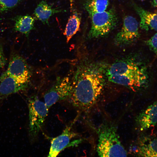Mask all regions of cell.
Segmentation results:
<instances>
[{
	"mask_svg": "<svg viewBox=\"0 0 157 157\" xmlns=\"http://www.w3.org/2000/svg\"><path fill=\"white\" fill-rule=\"evenodd\" d=\"M75 66L71 78L72 90L68 99L74 107L84 110L95 104L102 93L105 71L102 67L84 60Z\"/></svg>",
	"mask_w": 157,
	"mask_h": 157,
	"instance_id": "cell-1",
	"label": "cell"
},
{
	"mask_svg": "<svg viewBox=\"0 0 157 157\" xmlns=\"http://www.w3.org/2000/svg\"><path fill=\"white\" fill-rule=\"evenodd\" d=\"M105 75L111 82L133 90L141 87L146 78L142 68L130 59L114 63L105 71Z\"/></svg>",
	"mask_w": 157,
	"mask_h": 157,
	"instance_id": "cell-2",
	"label": "cell"
},
{
	"mask_svg": "<svg viewBox=\"0 0 157 157\" xmlns=\"http://www.w3.org/2000/svg\"><path fill=\"white\" fill-rule=\"evenodd\" d=\"M97 151L100 157H126L127 153L121 143L116 127L103 124L97 131Z\"/></svg>",
	"mask_w": 157,
	"mask_h": 157,
	"instance_id": "cell-3",
	"label": "cell"
},
{
	"mask_svg": "<svg viewBox=\"0 0 157 157\" xmlns=\"http://www.w3.org/2000/svg\"><path fill=\"white\" fill-rule=\"evenodd\" d=\"M29 110L28 133L31 139L33 140L37 137L43 126L48 115L49 109L44 102L35 95L28 100Z\"/></svg>",
	"mask_w": 157,
	"mask_h": 157,
	"instance_id": "cell-4",
	"label": "cell"
},
{
	"mask_svg": "<svg viewBox=\"0 0 157 157\" xmlns=\"http://www.w3.org/2000/svg\"><path fill=\"white\" fill-rule=\"evenodd\" d=\"M89 15L91 20V26L88 35L90 38H96L107 35L117 23L116 14L113 9Z\"/></svg>",
	"mask_w": 157,
	"mask_h": 157,
	"instance_id": "cell-5",
	"label": "cell"
},
{
	"mask_svg": "<svg viewBox=\"0 0 157 157\" xmlns=\"http://www.w3.org/2000/svg\"><path fill=\"white\" fill-rule=\"evenodd\" d=\"M72 90L71 78L69 76L57 78L53 85L45 93L44 103L49 109L56 103L68 99Z\"/></svg>",
	"mask_w": 157,
	"mask_h": 157,
	"instance_id": "cell-6",
	"label": "cell"
},
{
	"mask_svg": "<svg viewBox=\"0 0 157 157\" xmlns=\"http://www.w3.org/2000/svg\"><path fill=\"white\" fill-rule=\"evenodd\" d=\"M6 72L23 82L30 83L32 75L31 67L25 59L18 53L12 52Z\"/></svg>",
	"mask_w": 157,
	"mask_h": 157,
	"instance_id": "cell-7",
	"label": "cell"
},
{
	"mask_svg": "<svg viewBox=\"0 0 157 157\" xmlns=\"http://www.w3.org/2000/svg\"><path fill=\"white\" fill-rule=\"evenodd\" d=\"M121 30L114 39L117 45H128L133 42L139 36L138 24L136 19L131 16H126L124 19Z\"/></svg>",
	"mask_w": 157,
	"mask_h": 157,
	"instance_id": "cell-8",
	"label": "cell"
},
{
	"mask_svg": "<svg viewBox=\"0 0 157 157\" xmlns=\"http://www.w3.org/2000/svg\"><path fill=\"white\" fill-rule=\"evenodd\" d=\"M29 84L16 78L5 72L0 76V103L12 94L26 91Z\"/></svg>",
	"mask_w": 157,
	"mask_h": 157,
	"instance_id": "cell-9",
	"label": "cell"
},
{
	"mask_svg": "<svg viewBox=\"0 0 157 157\" xmlns=\"http://www.w3.org/2000/svg\"><path fill=\"white\" fill-rule=\"evenodd\" d=\"M75 120L67 126L60 135L52 139L48 157H56L65 148L71 145L70 141L77 135L72 129Z\"/></svg>",
	"mask_w": 157,
	"mask_h": 157,
	"instance_id": "cell-10",
	"label": "cell"
},
{
	"mask_svg": "<svg viewBox=\"0 0 157 157\" xmlns=\"http://www.w3.org/2000/svg\"><path fill=\"white\" fill-rule=\"evenodd\" d=\"M137 120L141 131L154 126L157 123V100L140 113Z\"/></svg>",
	"mask_w": 157,
	"mask_h": 157,
	"instance_id": "cell-11",
	"label": "cell"
},
{
	"mask_svg": "<svg viewBox=\"0 0 157 157\" xmlns=\"http://www.w3.org/2000/svg\"><path fill=\"white\" fill-rule=\"evenodd\" d=\"M69 1L71 13L64 32L67 43L79 31L81 22V16L75 8L73 0Z\"/></svg>",
	"mask_w": 157,
	"mask_h": 157,
	"instance_id": "cell-12",
	"label": "cell"
},
{
	"mask_svg": "<svg viewBox=\"0 0 157 157\" xmlns=\"http://www.w3.org/2000/svg\"><path fill=\"white\" fill-rule=\"evenodd\" d=\"M12 19L14 22L13 31L24 34L28 39L30 33L35 29V18L26 14L16 15Z\"/></svg>",
	"mask_w": 157,
	"mask_h": 157,
	"instance_id": "cell-13",
	"label": "cell"
},
{
	"mask_svg": "<svg viewBox=\"0 0 157 157\" xmlns=\"http://www.w3.org/2000/svg\"><path fill=\"white\" fill-rule=\"evenodd\" d=\"M65 11L57 8H53L44 0H42L38 4L33 14L34 18L41 21L44 24L49 25V20L55 14Z\"/></svg>",
	"mask_w": 157,
	"mask_h": 157,
	"instance_id": "cell-14",
	"label": "cell"
},
{
	"mask_svg": "<svg viewBox=\"0 0 157 157\" xmlns=\"http://www.w3.org/2000/svg\"><path fill=\"white\" fill-rule=\"evenodd\" d=\"M134 8L140 18L141 28L146 31H157V13L150 12L137 5L134 6Z\"/></svg>",
	"mask_w": 157,
	"mask_h": 157,
	"instance_id": "cell-15",
	"label": "cell"
},
{
	"mask_svg": "<svg viewBox=\"0 0 157 157\" xmlns=\"http://www.w3.org/2000/svg\"><path fill=\"white\" fill-rule=\"evenodd\" d=\"M136 150L139 156L157 157V138L142 143Z\"/></svg>",
	"mask_w": 157,
	"mask_h": 157,
	"instance_id": "cell-16",
	"label": "cell"
},
{
	"mask_svg": "<svg viewBox=\"0 0 157 157\" xmlns=\"http://www.w3.org/2000/svg\"><path fill=\"white\" fill-rule=\"evenodd\" d=\"M109 4V0H86L84 6L90 15L106 10Z\"/></svg>",
	"mask_w": 157,
	"mask_h": 157,
	"instance_id": "cell-17",
	"label": "cell"
},
{
	"mask_svg": "<svg viewBox=\"0 0 157 157\" xmlns=\"http://www.w3.org/2000/svg\"><path fill=\"white\" fill-rule=\"evenodd\" d=\"M25 0H0V14L15 8Z\"/></svg>",
	"mask_w": 157,
	"mask_h": 157,
	"instance_id": "cell-18",
	"label": "cell"
},
{
	"mask_svg": "<svg viewBox=\"0 0 157 157\" xmlns=\"http://www.w3.org/2000/svg\"><path fill=\"white\" fill-rule=\"evenodd\" d=\"M146 43L151 50L157 53V33L147 40Z\"/></svg>",
	"mask_w": 157,
	"mask_h": 157,
	"instance_id": "cell-19",
	"label": "cell"
},
{
	"mask_svg": "<svg viewBox=\"0 0 157 157\" xmlns=\"http://www.w3.org/2000/svg\"><path fill=\"white\" fill-rule=\"evenodd\" d=\"M6 62V59L3 51V40L0 39V69L4 67Z\"/></svg>",
	"mask_w": 157,
	"mask_h": 157,
	"instance_id": "cell-20",
	"label": "cell"
},
{
	"mask_svg": "<svg viewBox=\"0 0 157 157\" xmlns=\"http://www.w3.org/2000/svg\"><path fill=\"white\" fill-rule=\"evenodd\" d=\"M152 4L154 7H157V0H153Z\"/></svg>",
	"mask_w": 157,
	"mask_h": 157,
	"instance_id": "cell-21",
	"label": "cell"
},
{
	"mask_svg": "<svg viewBox=\"0 0 157 157\" xmlns=\"http://www.w3.org/2000/svg\"><path fill=\"white\" fill-rule=\"evenodd\" d=\"M139 0L143 1V0Z\"/></svg>",
	"mask_w": 157,
	"mask_h": 157,
	"instance_id": "cell-22",
	"label": "cell"
}]
</instances>
